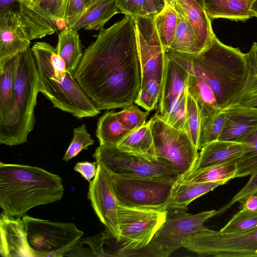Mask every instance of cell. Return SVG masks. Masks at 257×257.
<instances>
[{"label": "cell", "mask_w": 257, "mask_h": 257, "mask_svg": "<svg viewBox=\"0 0 257 257\" xmlns=\"http://www.w3.org/2000/svg\"><path fill=\"white\" fill-rule=\"evenodd\" d=\"M73 75L100 110L134 103L141 84L134 19L125 15L121 20L99 31L85 49Z\"/></svg>", "instance_id": "6da1fadb"}, {"label": "cell", "mask_w": 257, "mask_h": 257, "mask_svg": "<svg viewBox=\"0 0 257 257\" xmlns=\"http://www.w3.org/2000/svg\"><path fill=\"white\" fill-rule=\"evenodd\" d=\"M166 54L207 84L220 107L232 103L245 84L248 73L246 54L223 44L215 35L209 45L198 53H181L168 49Z\"/></svg>", "instance_id": "7a4b0ae2"}, {"label": "cell", "mask_w": 257, "mask_h": 257, "mask_svg": "<svg viewBox=\"0 0 257 257\" xmlns=\"http://www.w3.org/2000/svg\"><path fill=\"white\" fill-rule=\"evenodd\" d=\"M64 193L58 175L36 166L0 163V207L6 215L22 217L36 206L61 200Z\"/></svg>", "instance_id": "3957f363"}, {"label": "cell", "mask_w": 257, "mask_h": 257, "mask_svg": "<svg viewBox=\"0 0 257 257\" xmlns=\"http://www.w3.org/2000/svg\"><path fill=\"white\" fill-rule=\"evenodd\" d=\"M31 50L37 67L40 92L53 106L78 118L94 117L100 111L66 69L56 49L45 42H36Z\"/></svg>", "instance_id": "277c9868"}, {"label": "cell", "mask_w": 257, "mask_h": 257, "mask_svg": "<svg viewBox=\"0 0 257 257\" xmlns=\"http://www.w3.org/2000/svg\"><path fill=\"white\" fill-rule=\"evenodd\" d=\"M19 54L14 104L7 116L0 120V143L9 146L26 143L34 130V110L40 92L38 71L31 49Z\"/></svg>", "instance_id": "5b68a950"}, {"label": "cell", "mask_w": 257, "mask_h": 257, "mask_svg": "<svg viewBox=\"0 0 257 257\" xmlns=\"http://www.w3.org/2000/svg\"><path fill=\"white\" fill-rule=\"evenodd\" d=\"M212 210L193 214L186 211L167 208L165 221L146 247L134 256L167 257L181 247L184 241L196 232L207 230L204 222L217 215Z\"/></svg>", "instance_id": "8992f818"}, {"label": "cell", "mask_w": 257, "mask_h": 257, "mask_svg": "<svg viewBox=\"0 0 257 257\" xmlns=\"http://www.w3.org/2000/svg\"><path fill=\"white\" fill-rule=\"evenodd\" d=\"M23 220L30 257H62L84 232L72 222H54L25 214Z\"/></svg>", "instance_id": "52a82bcc"}, {"label": "cell", "mask_w": 257, "mask_h": 257, "mask_svg": "<svg viewBox=\"0 0 257 257\" xmlns=\"http://www.w3.org/2000/svg\"><path fill=\"white\" fill-rule=\"evenodd\" d=\"M167 209L155 210L118 204L120 244L117 256H133L150 242L165 221Z\"/></svg>", "instance_id": "ba28073f"}, {"label": "cell", "mask_w": 257, "mask_h": 257, "mask_svg": "<svg viewBox=\"0 0 257 257\" xmlns=\"http://www.w3.org/2000/svg\"><path fill=\"white\" fill-rule=\"evenodd\" d=\"M97 164L110 174L177 181L180 176L169 161H150L116 146H99L93 155Z\"/></svg>", "instance_id": "9c48e42d"}, {"label": "cell", "mask_w": 257, "mask_h": 257, "mask_svg": "<svg viewBox=\"0 0 257 257\" xmlns=\"http://www.w3.org/2000/svg\"><path fill=\"white\" fill-rule=\"evenodd\" d=\"M118 204L165 210L176 182L159 179L110 174Z\"/></svg>", "instance_id": "30bf717a"}, {"label": "cell", "mask_w": 257, "mask_h": 257, "mask_svg": "<svg viewBox=\"0 0 257 257\" xmlns=\"http://www.w3.org/2000/svg\"><path fill=\"white\" fill-rule=\"evenodd\" d=\"M182 247L201 256L257 257V229L239 234L208 229L188 236Z\"/></svg>", "instance_id": "8fae6325"}, {"label": "cell", "mask_w": 257, "mask_h": 257, "mask_svg": "<svg viewBox=\"0 0 257 257\" xmlns=\"http://www.w3.org/2000/svg\"><path fill=\"white\" fill-rule=\"evenodd\" d=\"M151 120L158 158L171 163L180 177L191 173L199 153L188 134L167 123L157 113Z\"/></svg>", "instance_id": "7c38bea8"}, {"label": "cell", "mask_w": 257, "mask_h": 257, "mask_svg": "<svg viewBox=\"0 0 257 257\" xmlns=\"http://www.w3.org/2000/svg\"><path fill=\"white\" fill-rule=\"evenodd\" d=\"M154 15L134 19L141 70V84L150 80H155L162 86L166 51L155 24Z\"/></svg>", "instance_id": "4fadbf2b"}, {"label": "cell", "mask_w": 257, "mask_h": 257, "mask_svg": "<svg viewBox=\"0 0 257 257\" xmlns=\"http://www.w3.org/2000/svg\"><path fill=\"white\" fill-rule=\"evenodd\" d=\"M97 164V173L89 182L87 197L105 230L118 241V203L113 190L111 176L102 165Z\"/></svg>", "instance_id": "5bb4252c"}, {"label": "cell", "mask_w": 257, "mask_h": 257, "mask_svg": "<svg viewBox=\"0 0 257 257\" xmlns=\"http://www.w3.org/2000/svg\"><path fill=\"white\" fill-rule=\"evenodd\" d=\"M18 11L30 40L54 34L56 22L65 20L64 0H41L33 9L19 4Z\"/></svg>", "instance_id": "9a60e30c"}, {"label": "cell", "mask_w": 257, "mask_h": 257, "mask_svg": "<svg viewBox=\"0 0 257 257\" xmlns=\"http://www.w3.org/2000/svg\"><path fill=\"white\" fill-rule=\"evenodd\" d=\"M31 40L18 11L0 12V61L30 48Z\"/></svg>", "instance_id": "2e32d148"}, {"label": "cell", "mask_w": 257, "mask_h": 257, "mask_svg": "<svg viewBox=\"0 0 257 257\" xmlns=\"http://www.w3.org/2000/svg\"><path fill=\"white\" fill-rule=\"evenodd\" d=\"M257 130V108L233 102L225 107L223 130L217 140L242 143Z\"/></svg>", "instance_id": "e0dca14e"}, {"label": "cell", "mask_w": 257, "mask_h": 257, "mask_svg": "<svg viewBox=\"0 0 257 257\" xmlns=\"http://www.w3.org/2000/svg\"><path fill=\"white\" fill-rule=\"evenodd\" d=\"M164 77L157 113L165 117L179 95L187 88L189 72L166 55Z\"/></svg>", "instance_id": "ac0fdd59"}, {"label": "cell", "mask_w": 257, "mask_h": 257, "mask_svg": "<svg viewBox=\"0 0 257 257\" xmlns=\"http://www.w3.org/2000/svg\"><path fill=\"white\" fill-rule=\"evenodd\" d=\"M249 150V145L245 143L220 140L212 142L201 150L191 173L214 166L236 163Z\"/></svg>", "instance_id": "d6986e66"}, {"label": "cell", "mask_w": 257, "mask_h": 257, "mask_svg": "<svg viewBox=\"0 0 257 257\" xmlns=\"http://www.w3.org/2000/svg\"><path fill=\"white\" fill-rule=\"evenodd\" d=\"M0 254L3 257H30L26 233L22 217H0Z\"/></svg>", "instance_id": "ffe728a7"}, {"label": "cell", "mask_w": 257, "mask_h": 257, "mask_svg": "<svg viewBox=\"0 0 257 257\" xmlns=\"http://www.w3.org/2000/svg\"><path fill=\"white\" fill-rule=\"evenodd\" d=\"M171 4L178 14L190 23L195 34L200 51L204 50L215 35L211 20L204 9L196 0H173Z\"/></svg>", "instance_id": "44dd1931"}, {"label": "cell", "mask_w": 257, "mask_h": 257, "mask_svg": "<svg viewBox=\"0 0 257 257\" xmlns=\"http://www.w3.org/2000/svg\"><path fill=\"white\" fill-rule=\"evenodd\" d=\"M254 0H203L210 20L218 18L244 22L254 17L251 7Z\"/></svg>", "instance_id": "7402d4cb"}, {"label": "cell", "mask_w": 257, "mask_h": 257, "mask_svg": "<svg viewBox=\"0 0 257 257\" xmlns=\"http://www.w3.org/2000/svg\"><path fill=\"white\" fill-rule=\"evenodd\" d=\"M119 13L116 0H96L71 28L77 31L81 29L100 31L113 16Z\"/></svg>", "instance_id": "603a6c76"}, {"label": "cell", "mask_w": 257, "mask_h": 257, "mask_svg": "<svg viewBox=\"0 0 257 257\" xmlns=\"http://www.w3.org/2000/svg\"><path fill=\"white\" fill-rule=\"evenodd\" d=\"M151 120L132 132L116 146L119 149L150 161L158 160L150 124Z\"/></svg>", "instance_id": "cb8c5ba5"}, {"label": "cell", "mask_w": 257, "mask_h": 257, "mask_svg": "<svg viewBox=\"0 0 257 257\" xmlns=\"http://www.w3.org/2000/svg\"><path fill=\"white\" fill-rule=\"evenodd\" d=\"M224 184L223 182L185 183L177 181L172 189L167 208L186 211L194 200Z\"/></svg>", "instance_id": "d4e9b609"}, {"label": "cell", "mask_w": 257, "mask_h": 257, "mask_svg": "<svg viewBox=\"0 0 257 257\" xmlns=\"http://www.w3.org/2000/svg\"><path fill=\"white\" fill-rule=\"evenodd\" d=\"M19 54L0 61V120L12 111L15 102V83Z\"/></svg>", "instance_id": "484cf974"}, {"label": "cell", "mask_w": 257, "mask_h": 257, "mask_svg": "<svg viewBox=\"0 0 257 257\" xmlns=\"http://www.w3.org/2000/svg\"><path fill=\"white\" fill-rule=\"evenodd\" d=\"M55 49L57 53L64 60L67 70L73 73L83 55L77 31L69 27L61 30Z\"/></svg>", "instance_id": "4316f807"}, {"label": "cell", "mask_w": 257, "mask_h": 257, "mask_svg": "<svg viewBox=\"0 0 257 257\" xmlns=\"http://www.w3.org/2000/svg\"><path fill=\"white\" fill-rule=\"evenodd\" d=\"M132 131L125 126L113 110L104 113L98 119L96 136L99 146H117Z\"/></svg>", "instance_id": "83f0119b"}, {"label": "cell", "mask_w": 257, "mask_h": 257, "mask_svg": "<svg viewBox=\"0 0 257 257\" xmlns=\"http://www.w3.org/2000/svg\"><path fill=\"white\" fill-rule=\"evenodd\" d=\"M248 73L243 87L233 102L257 108V43L245 53Z\"/></svg>", "instance_id": "f1b7e54d"}, {"label": "cell", "mask_w": 257, "mask_h": 257, "mask_svg": "<svg viewBox=\"0 0 257 257\" xmlns=\"http://www.w3.org/2000/svg\"><path fill=\"white\" fill-rule=\"evenodd\" d=\"M225 107H218L200 115L198 150L201 151L208 144L218 140L224 124Z\"/></svg>", "instance_id": "f546056e"}, {"label": "cell", "mask_w": 257, "mask_h": 257, "mask_svg": "<svg viewBox=\"0 0 257 257\" xmlns=\"http://www.w3.org/2000/svg\"><path fill=\"white\" fill-rule=\"evenodd\" d=\"M236 170L235 163L217 165L181 176L177 181L185 183L223 182L225 184L234 178Z\"/></svg>", "instance_id": "4dcf8cb0"}, {"label": "cell", "mask_w": 257, "mask_h": 257, "mask_svg": "<svg viewBox=\"0 0 257 257\" xmlns=\"http://www.w3.org/2000/svg\"><path fill=\"white\" fill-rule=\"evenodd\" d=\"M178 19V13L172 4L165 3L163 9L154 15L155 24L166 51L173 40Z\"/></svg>", "instance_id": "1f68e13d"}, {"label": "cell", "mask_w": 257, "mask_h": 257, "mask_svg": "<svg viewBox=\"0 0 257 257\" xmlns=\"http://www.w3.org/2000/svg\"><path fill=\"white\" fill-rule=\"evenodd\" d=\"M178 14V23L175 34L169 49L189 54L200 52L201 51L192 26L183 16Z\"/></svg>", "instance_id": "d6a6232c"}, {"label": "cell", "mask_w": 257, "mask_h": 257, "mask_svg": "<svg viewBox=\"0 0 257 257\" xmlns=\"http://www.w3.org/2000/svg\"><path fill=\"white\" fill-rule=\"evenodd\" d=\"M257 229V212L241 208L219 231L239 234Z\"/></svg>", "instance_id": "836d02e7"}, {"label": "cell", "mask_w": 257, "mask_h": 257, "mask_svg": "<svg viewBox=\"0 0 257 257\" xmlns=\"http://www.w3.org/2000/svg\"><path fill=\"white\" fill-rule=\"evenodd\" d=\"M242 143L249 145L250 150L237 162L234 178L251 176L257 173V130Z\"/></svg>", "instance_id": "e575fe53"}, {"label": "cell", "mask_w": 257, "mask_h": 257, "mask_svg": "<svg viewBox=\"0 0 257 257\" xmlns=\"http://www.w3.org/2000/svg\"><path fill=\"white\" fill-rule=\"evenodd\" d=\"M200 113L196 101L188 93L186 103V122L184 131L198 150L200 127Z\"/></svg>", "instance_id": "d590c367"}, {"label": "cell", "mask_w": 257, "mask_h": 257, "mask_svg": "<svg viewBox=\"0 0 257 257\" xmlns=\"http://www.w3.org/2000/svg\"><path fill=\"white\" fill-rule=\"evenodd\" d=\"M94 144V140L88 132L85 124L75 128L73 138L63 158V160L68 162L76 157L82 151L87 150L88 147Z\"/></svg>", "instance_id": "8d00e7d4"}, {"label": "cell", "mask_w": 257, "mask_h": 257, "mask_svg": "<svg viewBox=\"0 0 257 257\" xmlns=\"http://www.w3.org/2000/svg\"><path fill=\"white\" fill-rule=\"evenodd\" d=\"M149 111H143L134 103L115 112L118 119L132 131L138 130L146 123Z\"/></svg>", "instance_id": "74e56055"}, {"label": "cell", "mask_w": 257, "mask_h": 257, "mask_svg": "<svg viewBox=\"0 0 257 257\" xmlns=\"http://www.w3.org/2000/svg\"><path fill=\"white\" fill-rule=\"evenodd\" d=\"M188 92L187 86L179 96L168 115L161 117L170 125L184 131L186 122V103Z\"/></svg>", "instance_id": "f35d334b"}, {"label": "cell", "mask_w": 257, "mask_h": 257, "mask_svg": "<svg viewBox=\"0 0 257 257\" xmlns=\"http://www.w3.org/2000/svg\"><path fill=\"white\" fill-rule=\"evenodd\" d=\"M120 13L133 18L155 14L148 0H116Z\"/></svg>", "instance_id": "ab89813d"}, {"label": "cell", "mask_w": 257, "mask_h": 257, "mask_svg": "<svg viewBox=\"0 0 257 257\" xmlns=\"http://www.w3.org/2000/svg\"><path fill=\"white\" fill-rule=\"evenodd\" d=\"M86 10L82 0H64L65 20L67 27L71 28Z\"/></svg>", "instance_id": "60d3db41"}, {"label": "cell", "mask_w": 257, "mask_h": 257, "mask_svg": "<svg viewBox=\"0 0 257 257\" xmlns=\"http://www.w3.org/2000/svg\"><path fill=\"white\" fill-rule=\"evenodd\" d=\"M247 183L225 205L217 211V215H221L236 202H241L250 194L257 191V173L250 176Z\"/></svg>", "instance_id": "b9f144b4"}, {"label": "cell", "mask_w": 257, "mask_h": 257, "mask_svg": "<svg viewBox=\"0 0 257 257\" xmlns=\"http://www.w3.org/2000/svg\"><path fill=\"white\" fill-rule=\"evenodd\" d=\"M74 170L89 183L97 173V164L96 162L93 163L88 161L79 162L75 164Z\"/></svg>", "instance_id": "7bdbcfd3"}, {"label": "cell", "mask_w": 257, "mask_h": 257, "mask_svg": "<svg viewBox=\"0 0 257 257\" xmlns=\"http://www.w3.org/2000/svg\"><path fill=\"white\" fill-rule=\"evenodd\" d=\"M158 101V99L155 98L146 90L140 89L135 103L150 111L156 107Z\"/></svg>", "instance_id": "ee69618b"}, {"label": "cell", "mask_w": 257, "mask_h": 257, "mask_svg": "<svg viewBox=\"0 0 257 257\" xmlns=\"http://www.w3.org/2000/svg\"><path fill=\"white\" fill-rule=\"evenodd\" d=\"M241 208L257 212V191L240 202Z\"/></svg>", "instance_id": "f6af8a7d"}, {"label": "cell", "mask_w": 257, "mask_h": 257, "mask_svg": "<svg viewBox=\"0 0 257 257\" xmlns=\"http://www.w3.org/2000/svg\"><path fill=\"white\" fill-rule=\"evenodd\" d=\"M155 14L160 12L165 6L164 0H148Z\"/></svg>", "instance_id": "bcb514c9"}, {"label": "cell", "mask_w": 257, "mask_h": 257, "mask_svg": "<svg viewBox=\"0 0 257 257\" xmlns=\"http://www.w3.org/2000/svg\"><path fill=\"white\" fill-rule=\"evenodd\" d=\"M41 0H19V4L29 9H33L39 5Z\"/></svg>", "instance_id": "7dc6e473"}, {"label": "cell", "mask_w": 257, "mask_h": 257, "mask_svg": "<svg viewBox=\"0 0 257 257\" xmlns=\"http://www.w3.org/2000/svg\"><path fill=\"white\" fill-rule=\"evenodd\" d=\"M19 0H0V12L5 11L10 9V6Z\"/></svg>", "instance_id": "c3c4849f"}, {"label": "cell", "mask_w": 257, "mask_h": 257, "mask_svg": "<svg viewBox=\"0 0 257 257\" xmlns=\"http://www.w3.org/2000/svg\"><path fill=\"white\" fill-rule=\"evenodd\" d=\"M250 10L253 15V16L257 17V0L254 1Z\"/></svg>", "instance_id": "681fc988"}, {"label": "cell", "mask_w": 257, "mask_h": 257, "mask_svg": "<svg viewBox=\"0 0 257 257\" xmlns=\"http://www.w3.org/2000/svg\"><path fill=\"white\" fill-rule=\"evenodd\" d=\"M86 8L87 9L89 6L92 5L96 0H82Z\"/></svg>", "instance_id": "f907efd6"}, {"label": "cell", "mask_w": 257, "mask_h": 257, "mask_svg": "<svg viewBox=\"0 0 257 257\" xmlns=\"http://www.w3.org/2000/svg\"><path fill=\"white\" fill-rule=\"evenodd\" d=\"M203 8V0H196Z\"/></svg>", "instance_id": "816d5d0a"}, {"label": "cell", "mask_w": 257, "mask_h": 257, "mask_svg": "<svg viewBox=\"0 0 257 257\" xmlns=\"http://www.w3.org/2000/svg\"><path fill=\"white\" fill-rule=\"evenodd\" d=\"M164 1L165 3H167L168 4H171L173 2V0H164Z\"/></svg>", "instance_id": "f5cc1de1"}]
</instances>
